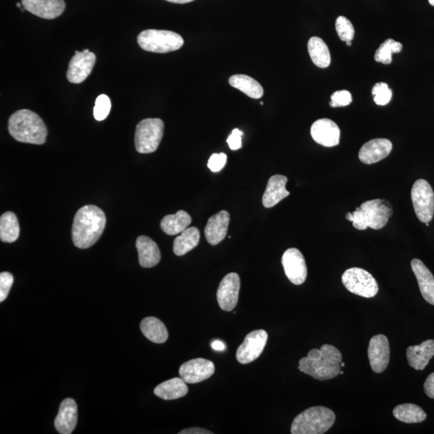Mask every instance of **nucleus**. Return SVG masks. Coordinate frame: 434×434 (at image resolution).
I'll return each mask as SVG.
<instances>
[{"mask_svg":"<svg viewBox=\"0 0 434 434\" xmlns=\"http://www.w3.org/2000/svg\"><path fill=\"white\" fill-rule=\"evenodd\" d=\"M8 130L20 143L42 145L46 141L48 130L40 116L29 110L15 112L8 121Z\"/></svg>","mask_w":434,"mask_h":434,"instance_id":"obj_3","label":"nucleus"},{"mask_svg":"<svg viewBox=\"0 0 434 434\" xmlns=\"http://www.w3.org/2000/svg\"><path fill=\"white\" fill-rule=\"evenodd\" d=\"M186 383L182 378H173L156 386L154 392L163 400H176L188 394L189 388Z\"/></svg>","mask_w":434,"mask_h":434,"instance_id":"obj_25","label":"nucleus"},{"mask_svg":"<svg viewBox=\"0 0 434 434\" xmlns=\"http://www.w3.org/2000/svg\"><path fill=\"white\" fill-rule=\"evenodd\" d=\"M342 284L352 294L363 297H375L379 291L377 281L370 272L361 268L347 270L342 276Z\"/></svg>","mask_w":434,"mask_h":434,"instance_id":"obj_8","label":"nucleus"},{"mask_svg":"<svg viewBox=\"0 0 434 434\" xmlns=\"http://www.w3.org/2000/svg\"><path fill=\"white\" fill-rule=\"evenodd\" d=\"M78 423L77 403L71 398H67L60 403L54 425L62 434H70L75 430Z\"/></svg>","mask_w":434,"mask_h":434,"instance_id":"obj_19","label":"nucleus"},{"mask_svg":"<svg viewBox=\"0 0 434 434\" xmlns=\"http://www.w3.org/2000/svg\"><path fill=\"white\" fill-rule=\"evenodd\" d=\"M138 43L145 51L166 53L179 50L184 44L180 35L166 30L148 29L138 36Z\"/></svg>","mask_w":434,"mask_h":434,"instance_id":"obj_6","label":"nucleus"},{"mask_svg":"<svg viewBox=\"0 0 434 434\" xmlns=\"http://www.w3.org/2000/svg\"><path fill=\"white\" fill-rule=\"evenodd\" d=\"M267 340L268 334L264 330H256L249 333L236 351V360L242 365L256 361L263 351Z\"/></svg>","mask_w":434,"mask_h":434,"instance_id":"obj_10","label":"nucleus"},{"mask_svg":"<svg viewBox=\"0 0 434 434\" xmlns=\"http://www.w3.org/2000/svg\"><path fill=\"white\" fill-rule=\"evenodd\" d=\"M411 198L415 214L422 223L428 224L434 214V193L425 180H418L413 186Z\"/></svg>","mask_w":434,"mask_h":434,"instance_id":"obj_9","label":"nucleus"},{"mask_svg":"<svg viewBox=\"0 0 434 434\" xmlns=\"http://www.w3.org/2000/svg\"><path fill=\"white\" fill-rule=\"evenodd\" d=\"M229 222L230 215L225 210L210 217L205 229L206 239L210 245H218L225 238Z\"/></svg>","mask_w":434,"mask_h":434,"instance_id":"obj_20","label":"nucleus"},{"mask_svg":"<svg viewBox=\"0 0 434 434\" xmlns=\"http://www.w3.org/2000/svg\"><path fill=\"white\" fill-rule=\"evenodd\" d=\"M83 53H89V49H85Z\"/></svg>","mask_w":434,"mask_h":434,"instance_id":"obj_47","label":"nucleus"},{"mask_svg":"<svg viewBox=\"0 0 434 434\" xmlns=\"http://www.w3.org/2000/svg\"><path fill=\"white\" fill-rule=\"evenodd\" d=\"M200 239V233L196 227H191L182 232L176 237L173 244V251L175 255L184 256L198 245Z\"/></svg>","mask_w":434,"mask_h":434,"instance_id":"obj_28","label":"nucleus"},{"mask_svg":"<svg viewBox=\"0 0 434 434\" xmlns=\"http://www.w3.org/2000/svg\"><path fill=\"white\" fill-rule=\"evenodd\" d=\"M340 374H341V375L344 374V372L341 371V372H340Z\"/></svg>","mask_w":434,"mask_h":434,"instance_id":"obj_50","label":"nucleus"},{"mask_svg":"<svg viewBox=\"0 0 434 434\" xmlns=\"http://www.w3.org/2000/svg\"><path fill=\"white\" fill-rule=\"evenodd\" d=\"M424 390L428 397L434 399V372L427 377L424 383Z\"/></svg>","mask_w":434,"mask_h":434,"instance_id":"obj_41","label":"nucleus"},{"mask_svg":"<svg viewBox=\"0 0 434 434\" xmlns=\"http://www.w3.org/2000/svg\"><path fill=\"white\" fill-rule=\"evenodd\" d=\"M95 62L96 55L94 53L76 51L69 64L67 74L69 82L73 84L83 83L92 72Z\"/></svg>","mask_w":434,"mask_h":434,"instance_id":"obj_15","label":"nucleus"},{"mask_svg":"<svg viewBox=\"0 0 434 434\" xmlns=\"http://www.w3.org/2000/svg\"><path fill=\"white\" fill-rule=\"evenodd\" d=\"M393 416L402 422L413 424L426 420V413L420 406L415 403H403L393 410Z\"/></svg>","mask_w":434,"mask_h":434,"instance_id":"obj_32","label":"nucleus"},{"mask_svg":"<svg viewBox=\"0 0 434 434\" xmlns=\"http://www.w3.org/2000/svg\"><path fill=\"white\" fill-rule=\"evenodd\" d=\"M22 5L28 12L46 19L58 18L65 9L64 0H22Z\"/></svg>","mask_w":434,"mask_h":434,"instance_id":"obj_17","label":"nucleus"},{"mask_svg":"<svg viewBox=\"0 0 434 434\" xmlns=\"http://www.w3.org/2000/svg\"><path fill=\"white\" fill-rule=\"evenodd\" d=\"M242 136H243V132L239 129H234L232 131V134L229 135L228 139H227V143H228L231 150H236L241 148Z\"/></svg>","mask_w":434,"mask_h":434,"instance_id":"obj_40","label":"nucleus"},{"mask_svg":"<svg viewBox=\"0 0 434 434\" xmlns=\"http://www.w3.org/2000/svg\"><path fill=\"white\" fill-rule=\"evenodd\" d=\"M372 93L374 96V102L378 105H386L390 103L392 97V90L388 88V84L385 83L376 84Z\"/></svg>","mask_w":434,"mask_h":434,"instance_id":"obj_36","label":"nucleus"},{"mask_svg":"<svg viewBox=\"0 0 434 434\" xmlns=\"http://www.w3.org/2000/svg\"><path fill=\"white\" fill-rule=\"evenodd\" d=\"M311 134L317 144L327 148H332L340 144V130L331 119L317 120L311 125Z\"/></svg>","mask_w":434,"mask_h":434,"instance_id":"obj_16","label":"nucleus"},{"mask_svg":"<svg viewBox=\"0 0 434 434\" xmlns=\"http://www.w3.org/2000/svg\"><path fill=\"white\" fill-rule=\"evenodd\" d=\"M308 52L316 67L325 69L331 64V54L326 43L320 37H311L308 42Z\"/></svg>","mask_w":434,"mask_h":434,"instance_id":"obj_30","label":"nucleus"},{"mask_svg":"<svg viewBox=\"0 0 434 434\" xmlns=\"http://www.w3.org/2000/svg\"><path fill=\"white\" fill-rule=\"evenodd\" d=\"M191 217L185 211H178L174 215H168L161 220L160 227L166 234L175 236L189 228Z\"/></svg>","mask_w":434,"mask_h":434,"instance_id":"obj_27","label":"nucleus"},{"mask_svg":"<svg viewBox=\"0 0 434 434\" xmlns=\"http://www.w3.org/2000/svg\"><path fill=\"white\" fill-rule=\"evenodd\" d=\"M352 102L350 92L347 90L336 91L331 95L330 105L331 107H347Z\"/></svg>","mask_w":434,"mask_h":434,"instance_id":"obj_37","label":"nucleus"},{"mask_svg":"<svg viewBox=\"0 0 434 434\" xmlns=\"http://www.w3.org/2000/svg\"><path fill=\"white\" fill-rule=\"evenodd\" d=\"M392 215V207L390 202L383 199L367 200L356 208L353 213H348L346 219L351 221L358 230L367 228L381 229L385 227Z\"/></svg>","mask_w":434,"mask_h":434,"instance_id":"obj_4","label":"nucleus"},{"mask_svg":"<svg viewBox=\"0 0 434 434\" xmlns=\"http://www.w3.org/2000/svg\"><path fill=\"white\" fill-rule=\"evenodd\" d=\"M392 150V144L386 139H375L363 144L359 153L362 163L373 164L388 157Z\"/></svg>","mask_w":434,"mask_h":434,"instance_id":"obj_18","label":"nucleus"},{"mask_svg":"<svg viewBox=\"0 0 434 434\" xmlns=\"http://www.w3.org/2000/svg\"><path fill=\"white\" fill-rule=\"evenodd\" d=\"M403 49L400 42L394 40L388 39L383 42L375 53V60L385 64H390L392 62V54L401 53Z\"/></svg>","mask_w":434,"mask_h":434,"instance_id":"obj_33","label":"nucleus"},{"mask_svg":"<svg viewBox=\"0 0 434 434\" xmlns=\"http://www.w3.org/2000/svg\"><path fill=\"white\" fill-rule=\"evenodd\" d=\"M211 346L216 351H222L225 350V345L224 342L220 340L214 341L213 342H211Z\"/></svg>","mask_w":434,"mask_h":434,"instance_id":"obj_43","label":"nucleus"},{"mask_svg":"<svg viewBox=\"0 0 434 434\" xmlns=\"http://www.w3.org/2000/svg\"><path fill=\"white\" fill-rule=\"evenodd\" d=\"M179 372L186 383H198L208 380L214 375L215 365L210 361L198 358L182 365Z\"/></svg>","mask_w":434,"mask_h":434,"instance_id":"obj_13","label":"nucleus"},{"mask_svg":"<svg viewBox=\"0 0 434 434\" xmlns=\"http://www.w3.org/2000/svg\"><path fill=\"white\" fill-rule=\"evenodd\" d=\"M14 277L8 272H2L0 274V302L7 299L10 290L13 284Z\"/></svg>","mask_w":434,"mask_h":434,"instance_id":"obj_38","label":"nucleus"},{"mask_svg":"<svg viewBox=\"0 0 434 434\" xmlns=\"http://www.w3.org/2000/svg\"><path fill=\"white\" fill-rule=\"evenodd\" d=\"M139 264L144 268H151L159 264L161 254L157 244L148 236H140L136 241Z\"/></svg>","mask_w":434,"mask_h":434,"instance_id":"obj_23","label":"nucleus"},{"mask_svg":"<svg viewBox=\"0 0 434 434\" xmlns=\"http://www.w3.org/2000/svg\"><path fill=\"white\" fill-rule=\"evenodd\" d=\"M367 355L373 372L381 373L385 371L390 359L388 338L383 335L372 337L368 346Z\"/></svg>","mask_w":434,"mask_h":434,"instance_id":"obj_14","label":"nucleus"},{"mask_svg":"<svg viewBox=\"0 0 434 434\" xmlns=\"http://www.w3.org/2000/svg\"><path fill=\"white\" fill-rule=\"evenodd\" d=\"M111 110V102L107 95L101 94L96 99L94 108V119L97 121H103L108 117Z\"/></svg>","mask_w":434,"mask_h":434,"instance_id":"obj_35","label":"nucleus"},{"mask_svg":"<svg viewBox=\"0 0 434 434\" xmlns=\"http://www.w3.org/2000/svg\"><path fill=\"white\" fill-rule=\"evenodd\" d=\"M140 329L146 338L155 344H164L168 339V330L157 318H146L141 322Z\"/></svg>","mask_w":434,"mask_h":434,"instance_id":"obj_26","label":"nucleus"},{"mask_svg":"<svg viewBox=\"0 0 434 434\" xmlns=\"http://www.w3.org/2000/svg\"><path fill=\"white\" fill-rule=\"evenodd\" d=\"M281 263L285 274L293 284H304L307 277V267L304 255L295 248L287 250L282 255Z\"/></svg>","mask_w":434,"mask_h":434,"instance_id":"obj_11","label":"nucleus"},{"mask_svg":"<svg viewBox=\"0 0 434 434\" xmlns=\"http://www.w3.org/2000/svg\"><path fill=\"white\" fill-rule=\"evenodd\" d=\"M164 124L159 119H146L136 127L134 144L139 153H153L163 139Z\"/></svg>","mask_w":434,"mask_h":434,"instance_id":"obj_7","label":"nucleus"},{"mask_svg":"<svg viewBox=\"0 0 434 434\" xmlns=\"http://www.w3.org/2000/svg\"><path fill=\"white\" fill-rule=\"evenodd\" d=\"M428 2L434 7V0H428Z\"/></svg>","mask_w":434,"mask_h":434,"instance_id":"obj_45","label":"nucleus"},{"mask_svg":"<svg viewBox=\"0 0 434 434\" xmlns=\"http://www.w3.org/2000/svg\"><path fill=\"white\" fill-rule=\"evenodd\" d=\"M342 357L334 346L325 345L312 349L300 361L299 370L316 380L327 381L340 374Z\"/></svg>","mask_w":434,"mask_h":434,"instance_id":"obj_2","label":"nucleus"},{"mask_svg":"<svg viewBox=\"0 0 434 434\" xmlns=\"http://www.w3.org/2000/svg\"><path fill=\"white\" fill-rule=\"evenodd\" d=\"M229 82L232 87L241 90L242 93L249 96L251 98L259 99L264 94L261 85L249 76L234 75L229 78Z\"/></svg>","mask_w":434,"mask_h":434,"instance_id":"obj_29","label":"nucleus"},{"mask_svg":"<svg viewBox=\"0 0 434 434\" xmlns=\"http://www.w3.org/2000/svg\"><path fill=\"white\" fill-rule=\"evenodd\" d=\"M287 181L288 179L285 175H275L270 177L262 198L265 208H272L290 195L286 189Z\"/></svg>","mask_w":434,"mask_h":434,"instance_id":"obj_21","label":"nucleus"},{"mask_svg":"<svg viewBox=\"0 0 434 434\" xmlns=\"http://www.w3.org/2000/svg\"><path fill=\"white\" fill-rule=\"evenodd\" d=\"M18 219L12 211H7L0 218V239L6 243H13L19 238Z\"/></svg>","mask_w":434,"mask_h":434,"instance_id":"obj_31","label":"nucleus"},{"mask_svg":"<svg viewBox=\"0 0 434 434\" xmlns=\"http://www.w3.org/2000/svg\"><path fill=\"white\" fill-rule=\"evenodd\" d=\"M107 224L104 211L94 205L83 207L76 214L72 237L75 246L87 249L94 245L102 236Z\"/></svg>","mask_w":434,"mask_h":434,"instance_id":"obj_1","label":"nucleus"},{"mask_svg":"<svg viewBox=\"0 0 434 434\" xmlns=\"http://www.w3.org/2000/svg\"><path fill=\"white\" fill-rule=\"evenodd\" d=\"M346 44H347V46H351V42H346Z\"/></svg>","mask_w":434,"mask_h":434,"instance_id":"obj_46","label":"nucleus"},{"mask_svg":"<svg viewBox=\"0 0 434 434\" xmlns=\"http://www.w3.org/2000/svg\"><path fill=\"white\" fill-rule=\"evenodd\" d=\"M17 7H18V8L21 7V4H20V3H17Z\"/></svg>","mask_w":434,"mask_h":434,"instance_id":"obj_49","label":"nucleus"},{"mask_svg":"<svg viewBox=\"0 0 434 434\" xmlns=\"http://www.w3.org/2000/svg\"><path fill=\"white\" fill-rule=\"evenodd\" d=\"M336 29L340 39L342 42H351L354 38L355 29L350 20L345 17H339L336 19Z\"/></svg>","mask_w":434,"mask_h":434,"instance_id":"obj_34","label":"nucleus"},{"mask_svg":"<svg viewBox=\"0 0 434 434\" xmlns=\"http://www.w3.org/2000/svg\"><path fill=\"white\" fill-rule=\"evenodd\" d=\"M340 366H341V367H345V363L344 362H341Z\"/></svg>","mask_w":434,"mask_h":434,"instance_id":"obj_48","label":"nucleus"},{"mask_svg":"<svg viewBox=\"0 0 434 434\" xmlns=\"http://www.w3.org/2000/svg\"><path fill=\"white\" fill-rule=\"evenodd\" d=\"M166 1L173 3H188L194 1V0H166Z\"/></svg>","mask_w":434,"mask_h":434,"instance_id":"obj_44","label":"nucleus"},{"mask_svg":"<svg viewBox=\"0 0 434 434\" xmlns=\"http://www.w3.org/2000/svg\"><path fill=\"white\" fill-rule=\"evenodd\" d=\"M407 360L416 370H424L434 356V340H428L420 345L407 348Z\"/></svg>","mask_w":434,"mask_h":434,"instance_id":"obj_24","label":"nucleus"},{"mask_svg":"<svg viewBox=\"0 0 434 434\" xmlns=\"http://www.w3.org/2000/svg\"><path fill=\"white\" fill-rule=\"evenodd\" d=\"M411 267L417 277L422 295L428 304L434 306V277L421 260L413 259Z\"/></svg>","mask_w":434,"mask_h":434,"instance_id":"obj_22","label":"nucleus"},{"mask_svg":"<svg viewBox=\"0 0 434 434\" xmlns=\"http://www.w3.org/2000/svg\"><path fill=\"white\" fill-rule=\"evenodd\" d=\"M227 155L224 153L214 154L209 159L208 166L213 173H218L225 168Z\"/></svg>","mask_w":434,"mask_h":434,"instance_id":"obj_39","label":"nucleus"},{"mask_svg":"<svg viewBox=\"0 0 434 434\" xmlns=\"http://www.w3.org/2000/svg\"><path fill=\"white\" fill-rule=\"evenodd\" d=\"M336 415L330 408L315 406L297 415L292 423V434H322L334 425Z\"/></svg>","mask_w":434,"mask_h":434,"instance_id":"obj_5","label":"nucleus"},{"mask_svg":"<svg viewBox=\"0 0 434 434\" xmlns=\"http://www.w3.org/2000/svg\"><path fill=\"white\" fill-rule=\"evenodd\" d=\"M240 288V277L236 272H230L222 279L216 294L222 310L231 311L234 309L238 302Z\"/></svg>","mask_w":434,"mask_h":434,"instance_id":"obj_12","label":"nucleus"},{"mask_svg":"<svg viewBox=\"0 0 434 434\" xmlns=\"http://www.w3.org/2000/svg\"><path fill=\"white\" fill-rule=\"evenodd\" d=\"M180 434H211L214 433L209 431L205 430L201 428H186V430L182 431Z\"/></svg>","mask_w":434,"mask_h":434,"instance_id":"obj_42","label":"nucleus"}]
</instances>
